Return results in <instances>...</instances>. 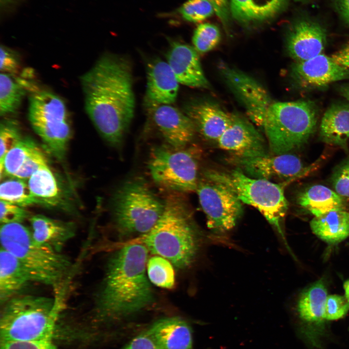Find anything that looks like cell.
<instances>
[{"label": "cell", "instance_id": "32", "mask_svg": "<svg viewBox=\"0 0 349 349\" xmlns=\"http://www.w3.org/2000/svg\"><path fill=\"white\" fill-rule=\"evenodd\" d=\"M38 146L31 138H22L6 154L3 160L2 176L6 175L14 177L24 161Z\"/></svg>", "mask_w": 349, "mask_h": 349}, {"label": "cell", "instance_id": "47", "mask_svg": "<svg viewBox=\"0 0 349 349\" xmlns=\"http://www.w3.org/2000/svg\"><path fill=\"white\" fill-rule=\"evenodd\" d=\"M341 95L349 102V83L341 85L339 88Z\"/></svg>", "mask_w": 349, "mask_h": 349}, {"label": "cell", "instance_id": "27", "mask_svg": "<svg viewBox=\"0 0 349 349\" xmlns=\"http://www.w3.org/2000/svg\"><path fill=\"white\" fill-rule=\"evenodd\" d=\"M310 226L320 239L329 244H337L349 237V212L339 209L314 217Z\"/></svg>", "mask_w": 349, "mask_h": 349}, {"label": "cell", "instance_id": "13", "mask_svg": "<svg viewBox=\"0 0 349 349\" xmlns=\"http://www.w3.org/2000/svg\"><path fill=\"white\" fill-rule=\"evenodd\" d=\"M220 71L249 119L261 128L269 108L274 102L267 89L254 78L236 68L222 64Z\"/></svg>", "mask_w": 349, "mask_h": 349}, {"label": "cell", "instance_id": "18", "mask_svg": "<svg viewBox=\"0 0 349 349\" xmlns=\"http://www.w3.org/2000/svg\"><path fill=\"white\" fill-rule=\"evenodd\" d=\"M152 104L153 120L168 144L176 148L187 146L196 131L190 118L171 104Z\"/></svg>", "mask_w": 349, "mask_h": 349}, {"label": "cell", "instance_id": "23", "mask_svg": "<svg viewBox=\"0 0 349 349\" xmlns=\"http://www.w3.org/2000/svg\"><path fill=\"white\" fill-rule=\"evenodd\" d=\"M147 331L162 349H193L191 327L181 317L160 318Z\"/></svg>", "mask_w": 349, "mask_h": 349}, {"label": "cell", "instance_id": "2", "mask_svg": "<svg viewBox=\"0 0 349 349\" xmlns=\"http://www.w3.org/2000/svg\"><path fill=\"white\" fill-rule=\"evenodd\" d=\"M148 249L134 243L110 258L96 297L97 317L114 321L140 312L153 303L154 296L145 274Z\"/></svg>", "mask_w": 349, "mask_h": 349}, {"label": "cell", "instance_id": "28", "mask_svg": "<svg viewBox=\"0 0 349 349\" xmlns=\"http://www.w3.org/2000/svg\"><path fill=\"white\" fill-rule=\"evenodd\" d=\"M344 200L334 190L322 185H315L301 192L297 204L314 217L333 210L343 209Z\"/></svg>", "mask_w": 349, "mask_h": 349}, {"label": "cell", "instance_id": "8", "mask_svg": "<svg viewBox=\"0 0 349 349\" xmlns=\"http://www.w3.org/2000/svg\"><path fill=\"white\" fill-rule=\"evenodd\" d=\"M111 206L119 231L126 234L143 235L156 223L165 204L143 181L134 179L125 182L116 190Z\"/></svg>", "mask_w": 349, "mask_h": 349}, {"label": "cell", "instance_id": "44", "mask_svg": "<svg viewBox=\"0 0 349 349\" xmlns=\"http://www.w3.org/2000/svg\"><path fill=\"white\" fill-rule=\"evenodd\" d=\"M213 5L215 13L222 22L226 26L228 23L230 12L229 0H208Z\"/></svg>", "mask_w": 349, "mask_h": 349}, {"label": "cell", "instance_id": "26", "mask_svg": "<svg viewBox=\"0 0 349 349\" xmlns=\"http://www.w3.org/2000/svg\"><path fill=\"white\" fill-rule=\"evenodd\" d=\"M320 137L323 142L346 149L349 139V104H335L324 113Z\"/></svg>", "mask_w": 349, "mask_h": 349}, {"label": "cell", "instance_id": "45", "mask_svg": "<svg viewBox=\"0 0 349 349\" xmlns=\"http://www.w3.org/2000/svg\"><path fill=\"white\" fill-rule=\"evenodd\" d=\"M333 8L345 25L349 26V0H331Z\"/></svg>", "mask_w": 349, "mask_h": 349}, {"label": "cell", "instance_id": "7", "mask_svg": "<svg viewBox=\"0 0 349 349\" xmlns=\"http://www.w3.org/2000/svg\"><path fill=\"white\" fill-rule=\"evenodd\" d=\"M204 176L223 184L242 203L257 209L283 237L282 223L288 208L285 183L253 178L237 168L229 172L207 171Z\"/></svg>", "mask_w": 349, "mask_h": 349}, {"label": "cell", "instance_id": "43", "mask_svg": "<svg viewBox=\"0 0 349 349\" xmlns=\"http://www.w3.org/2000/svg\"><path fill=\"white\" fill-rule=\"evenodd\" d=\"M121 349H162L146 330L138 334Z\"/></svg>", "mask_w": 349, "mask_h": 349}, {"label": "cell", "instance_id": "10", "mask_svg": "<svg viewBox=\"0 0 349 349\" xmlns=\"http://www.w3.org/2000/svg\"><path fill=\"white\" fill-rule=\"evenodd\" d=\"M147 167L154 181L165 189L179 192L197 190L199 181L198 159L194 151L187 146H156L151 151Z\"/></svg>", "mask_w": 349, "mask_h": 349}, {"label": "cell", "instance_id": "33", "mask_svg": "<svg viewBox=\"0 0 349 349\" xmlns=\"http://www.w3.org/2000/svg\"><path fill=\"white\" fill-rule=\"evenodd\" d=\"M148 276L156 286L170 289L175 283L174 272L169 260L160 256L150 258L147 264Z\"/></svg>", "mask_w": 349, "mask_h": 349}, {"label": "cell", "instance_id": "6", "mask_svg": "<svg viewBox=\"0 0 349 349\" xmlns=\"http://www.w3.org/2000/svg\"><path fill=\"white\" fill-rule=\"evenodd\" d=\"M317 110L310 100L274 102L261 128L273 154L290 153L307 143L315 132Z\"/></svg>", "mask_w": 349, "mask_h": 349}, {"label": "cell", "instance_id": "4", "mask_svg": "<svg viewBox=\"0 0 349 349\" xmlns=\"http://www.w3.org/2000/svg\"><path fill=\"white\" fill-rule=\"evenodd\" d=\"M164 211L152 228L137 242L152 254L168 260L177 268L192 263L199 247V237L184 202L171 196L164 202Z\"/></svg>", "mask_w": 349, "mask_h": 349}, {"label": "cell", "instance_id": "40", "mask_svg": "<svg viewBox=\"0 0 349 349\" xmlns=\"http://www.w3.org/2000/svg\"><path fill=\"white\" fill-rule=\"evenodd\" d=\"M349 311V303L345 297L339 295H328L325 307V318L334 320L343 317Z\"/></svg>", "mask_w": 349, "mask_h": 349}, {"label": "cell", "instance_id": "30", "mask_svg": "<svg viewBox=\"0 0 349 349\" xmlns=\"http://www.w3.org/2000/svg\"><path fill=\"white\" fill-rule=\"evenodd\" d=\"M14 76L0 73V114L6 116L16 113L19 108L26 94L28 83Z\"/></svg>", "mask_w": 349, "mask_h": 349}, {"label": "cell", "instance_id": "49", "mask_svg": "<svg viewBox=\"0 0 349 349\" xmlns=\"http://www.w3.org/2000/svg\"><path fill=\"white\" fill-rule=\"evenodd\" d=\"M343 288L345 291V297L349 303V280L344 283Z\"/></svg>", "mask_w": 349, "mask_h": 349}, {"label": "cell", "instance_id": "11", "mask_svg": "<svg viewBox=\"0 0 349 349\" xmlns=\"http://www.w3.org/2000/svg\"><path fill=\"white\" fill-rule=\"evenodd\" d=\"M207 227L217 234L225 233L236 225L243 213L241 202L223 184L204 176L196 190Z\"/></svg>", "mask_w": 349, "mask_h": 349}, {"label": "cell", "instance_id": "19", "mask_svg": "<svg viewBox=\"0 0 349 349\" xmlns=\"http://www.w3.org/2000/svg\"><path fill=\"white\" fill-rule=\"evenodd\" d=\"M167 53V63L178 82L191 87L207 88L209 83L194 48L179 42H172Z\"/></svg>", "mask_w": 349, "mask_h": 349}, {"label": "cell", "instance_id": "17", "mask_svg": "<svg viewBox=\"0 0 349 349\" xmlns=\"http://www.w3.org/2000/svg\"><path fill=\"white\" fill-rule=\"evenodd\" d=\"M222 149L240 158L266 154L264 138L254 126L244 117L233 113L230 125L216 141Z\"/></svg>", "mask_w": 349, "mask_h": 349}, {"label": "cell", "instance_id": "37", "mask_svg": "<svg viewBox=\"0 0 349 349\" xmlns=\"http://www.w3.org/2000/svg\"><path fill=\"white\" fill-rule=\"evenodd\" d=\"M48 165L46 156L38 146L28 156L13 177L26 181L37 170Z\"/></svg>", "mask_w": 349, "mask_h": 349}, {"label": "cell", "instance_id": "25", "mask_svg": "<svg viewBox=\"0 0 349 349\" xmlns=\"http://www.w3.org/2000/svg\"><path fill=\"white\" fill-rule=\"evenodd\" d=\"M32 281L29 273L13 254L0 248V301L4 304L16 295L29 282Z\"/></svg>", "mask_w": 349, "mask_h": 349}, {"label": "cell", "instance_id": "5", "mask_svg": "<svg viewBox=\"0 0 349 349\" xmlns=\"http://www.w3.org/2000/svg\"><path fill=\"white\" fill-rule=\"evenodd\" d=\"M1 247L16 257L32 281L56 287L70 273L72 264L61 253L40 244L21 223L1 224Z\"/></svg>", "mask_w": 349, "mask_h": 349}, {"label": "cell", "instance_id": "48", "mask_svg": "<svg viewBox=\"0 0 349 349\" xmlns=\"http://www.w3.org/2000/svg\"><path fill=\"white\" fill-rule=\"evenodd\" d=\"M20 0H0L1 5L4 9L8 8L14 5Z\"/></svg>", "mask_w": 349, "mask_h": 349}, {"label": "cell", "instance_id": "29", "mask_svg": "<svg viewBox=\"0 0 349 349\" xmlns=\"http://www.w3.org/2000/svg\"><path fill=\"white\" fill-rule=\"evenodd\" d=\"M27 183L40 205L46 207L58 206L62 198V190L48 165L34 173Z\"/></svg>", "mask_w": 349, "mask_h": 349}, {"label": "cell", "instance_id": "34", "mask_svg": "<svg viewBox=\"0 0 349 349\" xmlns=\"http://www.w3.org/2000/svg\"><path fill=\"white\" fill-rule=\"evenodd\" d=\"M23 137L19 125L12 119H4L0 125V176L1 179L3 173L4 158L8 152Z\"/></svg>", "mask_w": 349, "mask_h": 349}, {"label": "cell", "instance_id": "35", "mask_svg": "<svg viewBox=\"0 0 349 349\" xmlns=\"http://www.w3.org/2000/svg\"><path fill=\"white\" fill-rule=\"evenodd\" d=\"M221 33L219 29L209 23L199 24L195 30L192 43L199 53H206L214 49L220 43Z\"/></svg>", "mask_w": 349, "mask_h": 349}, {"label": "cell", "instance_id": "36", "mask_svg": "<svg viewBox=\"0 0 349 349\" xmlns=\"http://www.w3.org/2000/svg\"><path fill=\"white\" fill-rule=\"evenodd\" d=\"M178 12L184 20L196 23L210 17L215 11L208 0H188L180 7Z\"/></svg>", "mask_w": 349, "mask_h": 349}, {"label": "cell", "instance_id": "3", "mask_svg": "<svg viewBox=\"0 0 349 349\" xmlns=\"http://www.w3.org/2000/svg\"><path fill=\"white\" fill-rule=\"evenodd\" d=\"M66 287L63 285L55 288L54 298L16 295L3 304L1 342L51 340L64 306Z\"/></svg>", "mask_w": 349, "mask_h": 349}, {"label": "cell", "instance_id": "22", "mask_svg": "<svg viewBox=\"0 0 349 349\" xmlns=\"http://www.w3.org/2000/svg\"><path fill=\"white\" fill-rule=\"evenodd\" d=\"M34 239L40 244L61 253L64 245L76 234L73 222L37 214L29 219Z\"/></svg>", "mask_w": 349, "mask_h": 349}, {"label": "cell", "instance_id": "42", "mask_svg": "<svg viewBox=\"0 0 349 349\" xmlns=\"http://www.w3.org/2000/svg\"><path fill=\"white\" fill-rule=\"evenodd\" d=\"M0 349H57L51 340L1 341Z\"/></svg>", "mask_w": 349, "mask_h": 349}, {"label": "cell", "instance_id": "46", "mask_svg": "<svg viewBox=\"0 0 349 349\" xmlns=\"http://www.w3.org/2000/svg\"><path fill=\"white\" fill-rule=\"evenodd\" d=\"M331 57L336 63L349 68V43L333 53Z\"/></svg>", "mask_w": 349, "mask_h": 349}, {"label": "cell", "instance_id": "12", "mask_svg": "<svg viewBox=\"0 0 349 349\" xmlns=\"http://www.w3.org/2000/svg\"><path fill=\"white\" fill-rule=\"evenodd\" d=\"M229 160L251 177L282 181L286 185L306 172L300 159L290 153L247 158L233 156Z\"/></svg>", "mask_w": 349, "mask_h": 349}, {"label": "cell", "instance_id": "39", "mask_svg": "<svg viewBox=\"0 0 349 349\" xmlns=\"http://www.w3.org/2000/svg\"><path fill=\"white\" fill-rule=\"evenodd\" d=\"M31 216L25 207L4 201H0L1 224L21 223Z\"/></svg>", "mask_w": 349, "mask_h": 349}, {"label": "cell", "instance_id": "9", "mask_svg": "<svg viewBox=\"0 0 349 349\" xmlns=\"http://www.w3.org/2000/svg\"><path fill=\"white\" fill-rule=\"evenodd\" d=\"M28 116L48 149L62 159L72 134L69 113L64 101L50 91H35L29 97Z\"/></svg>", "mask_w": 349, "mask_h": 349}, {"label": "cell", "instance_id": "20", "mask_svg": "<svg viewBox=\"0 0 349 349\" xmlns=\"http://www.w3.org/2000/svg\"><path fill=\"white\" fill-rule=\"evenodd\" d=\"M192 120L196 131L206 139L217 141L231 124L233 114L209 101H197L186 105L184 112Z\"/></svg>", "mask_w": 349, "mask_h": 349}, {"label": "cell", "instance_id": "41", "mask_svg": "<svg viewBox=\"0 0 349 349\" xmlns=\"http://www.w3.org/2000/svg\"><path fill=\"white\" fill-rule=\"evenodd\" d=\"M19 66L18 54L7 47L1 46L0 69L1 73L14 76L18 72Z\"/></svg>", "mask_w": 349, "mask_h": 349}, {"label": "cell", "instance_id": "50", "mask_svg": "<svg viewBox=\"0 0 349 349\" xmlns=\"http://www.w3.org/2000/svg\"><path fill=\"white\" fill-rule=\"evenodd\" d=\"M294 0L298 1V2H306L309 1L311 0Z\"/></svg>", "mask_w": 349, "mask_h": 349}, {"label": "cell", "instance_id": "24", "mask_svg": "<svg viewBox=\"0 0 349 349\" xmlns=\"http://www.w3.org/2000/svg\"><path fill=\"white\" fill-rule=\"evenodd\" d=\"M287 2L288 0H230V12L240 23L261 22L283 12Z\"/></svg>", "mask_w": 349, "mask_h": 349}, {"label": "cell", "instance_id": "14", "mask_svg": "<svg viewBox=\"0 0 349 349\" xmlns=\"http://www.w3.org/2000/svg\"><path fill=\"white\" fill-rule=\"evenodd\" d=\"M327 290L324 283L317 281L300 296L297 312L301 324L299 333L310 347L321 349L322 339L326 335L324 321Z\"/></svg>", "mask_w": 349, "mask_h": 349}, {"label": "cell", "instance_id": "1", "mask_svg": "<svg viewBox=\"0 0 349 349\" xmlns=\"http://www.w3.org/2000/svg\"><path fill=\"white\" fill-rule=\"evenodd\" d=\"M80 82L90 119L106 142L119 146L134 113L130 63L119 56L104 54L81 76Z\"/></svg>", "mask_w": 349, "mask_h": 349}, {"label": "cell", "instance_id": "38", "mask_svg": "<svg viewBox=\"0 0 349 349\" xmlns=\"http://www.w3.org/2000/svg\"><path fill=\"white\" fill-rule=\"evenodd\" d=\"M334 191L344 200H349V159L335 169L332 177Z\"/></svg>", "mask_w": 349, "mask_h": 349}, {"label": "cell", "instance_id": "15", "mask_svg": "<svg viewBox=\"0 0 349 349\" xmlns=\"http://www.w3.org/2000/svg\"><path fill=\"white\" fill-rule=\"evenodd\" d=\"M291 77L299 87L314 89L349 78V68L334 62L331 57L321 54L309 60L296 62L291 67Z\"/></svg>", "mask_w": 349, "mask_h": 349}, {"label": "cell", "instance_id": "16", "mask_svg": "<svg viewBox=\"0 0 349 349\" xmlns=\"http://www.w3.org/2000/svg\"><path fill=\"white\" fill-rule=\"evenodd\" d=\"M326 39L324 27L317 20L304 17L290 28L286 41L287 52L296 62L306 61L322 54Z\"/></svg>", "mask_w": 349, "mask_h": 349}, {"label": "cell", "instance_id": "21", "mask_svg": "<svg viewBox=\"0 0 349 349\" xmlns=\"http://www.w3.org/2000/svg\"><path fill=\"white\" fill-rule=\"evenodd\" d=\"M179 83L167 62L158 59L148 65L146 95L152 103H173L177 97Z\"/></svg>", "mask_w": 349, "mask_h": 349}, {"label": "cell", "instance_id": "31", "mask_svg": "<svg viewBox=\"0 0 349 349\" xmlns=\"http://www.w3.org/2000/svg\"><path fill=\"white\" fill-rule=\"evenodd\" d=\"M26 180L15 177L4 180L0 185V200L23 207L40 205Z\"/></svg>", "mask_w": 349, "mask_h": 349}]
</instances>
